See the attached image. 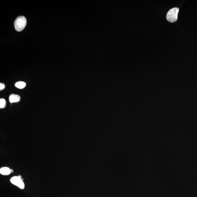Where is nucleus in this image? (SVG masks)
I'll list each match as a JSON object with an SVG mask.
<instances>
[{
  "label": "nucleus",
  "mask_w": 197,
  "mask_h": 197,
  "mask_svg": "<svg viewBox=\"0 0 197 197\" xmlns=\"http://www.w3.org/2000/svg\"><path fill=\"white\" fill-rule=\"evenodd\" d=\"M5 87V85L4 84L2 83H0V90H4Z\"/></svg>",
  "instance_id": "obj_8"
},
{
  "label": "nucleus",
  "mask_w": 197,
  "mask_h": 197,
  "mask_svg": "<svg viewBox=\"0 0 197 197\" xmlns=\"http://www.w3.org/2000/svg\"><path fill=\"white\" fill-rule=\"evenodd\" d=\"M11 183L14 185L17 186L21 189H23L25 188V184L23 181L18 176H14L11 178L10 179Z\"/></svg>",
  "instance_id": "obj_3"
},
{
  "label": "nucleus",
  "mask_w": 197,
  "mask_h": 197,
  "mask_svg": "<svg viewBox=\"0 0 197 197\" xmlns=\"http://www.w3.org/2000/svg\"><path fill=\"white\" fill-rule=\"evenodd\" d=\"M26 19L25 17L20 16L17 17L14 22V26L15 30L18 31H23L26 26Z\"/></svg>",
  "instance_id": "obj_1"
},
{
  "label": "nucleus",
  "mask_w": 197,
  "mask_h": 197,
  "mask_svg": "<svg viewBox=\"0 0 197 197\" xmlns=\"http://www.w3.org/2000/svg\"><path fill=\"white\" fill-rule=\"evenodd\" d=\"M10 171H11V173H13L14 172V171L12 169H10Z\"/></svg>",
  "instance_id": "obj_9"
},
{
  "label": "nucleus",
  "mask_w": 197,
  "mask_h": 197,
  "mask_svg": "<svg viewBox=\"0 0 197 197\" xmlns=\"http://www.w3.org/2000/svg\"><path fill=\"white\" fill-rule=\"evenodd\" d=\"M26 84L24 82H19L15 84V86L20 89H22L26 87Z\"/></svg>",
  "instance_id": "obj_6"
},
{
  "label": "nucleus",
  "mask_w": 197,
  "mask_h": 197,
  "mask_svg": "<svg viewBox=\"0 0 197 197\" xmlns=\"http://www.w3.org/2000/svg\"><path fill=\"white\" fill-rule=\"evenodd\" d=\"M179 9L175 7L168 11L166 15V19L170 23H174L177 21Z\"/></svg>",
  "instance_id": "obj_2"
},
{
  "label": "nucleus",
  "mask_w": 197,
  "mask_h": 197,
  "mask_svg": "<svg viewBox=\"0 0 197 197\" xmlns=\"http://www.w3.org/2000/svg\"><path fill=\"white\" fill-rule=\"evenodd\" d=\"M6 104V100L4 99L1 98L0 99V108L1 109H4V108L5 107Z\"/></svg>",
  "instance_id": "obj_7"
},
{
  "label": "nucleus",
  "mask_w": 197,
  "mask_h": 197,
  "mask_svg": "<svg viewBox=\"0 0 197 197\" xmlns=\"http://www.w3.org/2000/svg\"><path fill=\"white\" fill-rule=\"evenodd\" d=\"M0 173L3 175H8L11 173L10 169L8 167H2L0 169Z\"/></svg>",
  "instance_id": "obj_5"
},
{
  "label": "nucleus",
  "mask_w": 197,
  "mask_h": 197,
  "mask_svg": "<svg viewBox=\"0 0 197 197\" xmlns=\"http://www.w3.org/2000/svg\"><path fill=\"white\" fill-rule=\"evenodd\" d=\"M20 99V96L18 95L12 94L9 97V101L11 103L19 102Z\"/></svg>",
  "instance_id": "obj_4"
},
{
  "label": "nucleus",
  "mask_w": 197,
  "mask_h": 197,
  "mask_svg": "<svg viewBox=\"0 0 197 197\" xmlns=\"http://www.w3.org/2000/svg\"><path fill=\"white\" fill-rule=\"evenodd\" d=\"M18 176L20 178V179L22 178V176H21L19 175Z\"/></svg>",
  "instance_id": "obj_10"
}]
</instances>
